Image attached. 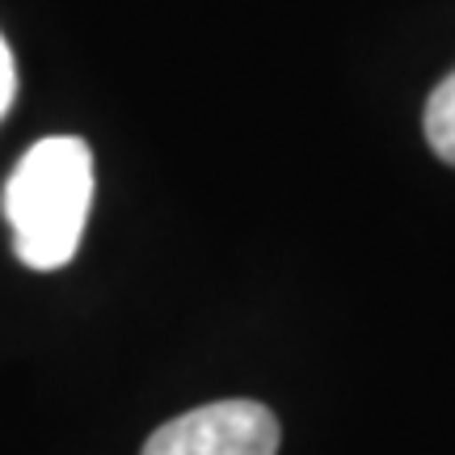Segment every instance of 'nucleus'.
<instances>
[{
    "mask_svg": "<svg viewBox=\"0 0 455 455\" xmlns=\"http://www.w3.org/2000/svg\"><path fill=\"white\" fill-rule=\"evenodd\" d=\"M13 89H17V68H13V51L4 43V34H0V118L9 114L13 106Z\"/></svg>",
    "mask_w": 455,
    "mask_h": 455,
    "instance_id": "4",
    "label": "nucleus"
},
{
    "mask_svg": "<svg viewBox=\"0 0 455 455\" xmlns=\"http://www.w3.org/2000/svg\"><path fill=\"white\" fill-rule=\"evenodd\" d=\"M426 140L439 161L455 164V72L443 76L426 101Z\"/></svg>",
    "mask_w": 455,
    "mask_h": 455,
    "instance_id": "3",
    "label": "nucleus"
},
{
    "mask_svg": "<svg viewBox=\"0 0 455 455\" xmlns=\"http://www.w3.org/2000/svg\"><path fill=\"white\" fill-rule=\"evenodd\" d=\"M93 207V152L76 135H51L13 164L4 220L13 253L30 270H60L76 258Z\"/></svg>",
    "mask_w": 455,
    "mask_h": 455,
    "instance_id": "1",
    "label": "nucleus"
},
{
    "mask_svg": "<svg viewBox=\"0 0 455 455\" xmlns=\"http://www.w3.org/2000/svg\"><path fill=\"white\" fill-rule=\"evenodd\" d=\"M283 430L261 401H212L152 430L140 455H278Z\"/></svg>",
    "mask_w": 455,
    "mask_h": 455,
    "instance_id": "2",
    "label": "nucleus"
}]
</instances>
